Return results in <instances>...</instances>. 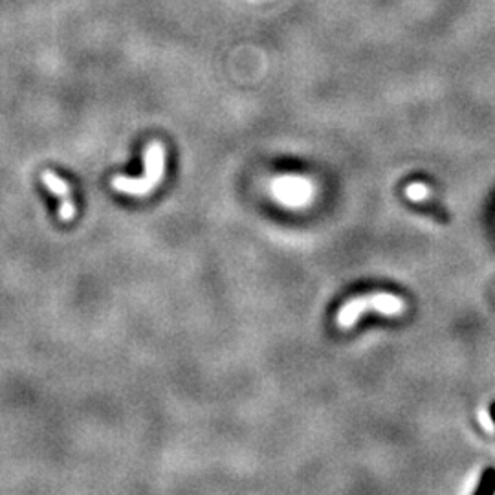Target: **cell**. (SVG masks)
<instances>
[{
	"instance_id": "obj_1",
	"label": "cell",
	"mask_w": 495,
	"mask_h": 495,
	"mask_svg": "<svg viewBox=\"0 0 495 495\" xmlns=\"http://www.w3.org/2000/svg\"><path fill=\"white\" fill-rule=\"evenodd\" d=\"M404 310H406V301L395 293H369V296L354 297L345 303L338 312L336 321L341 329H350L358 323V319L365 312H378L383 316H398Z\"/></svg>"
},
{
	"instance_id": "obj_7",
	"label": "cell",
	"mask_w": 495,
	"mask_h": 495,
	"mask_svg": "<svg viewBox=\"0 0 495 495\" xmlns=\"http://www.w3.org/2000/svg\"><path fill=\"white\" fill-rule=\"evenodd\" d=\"M479 418H481V424L486 431H495L494 416H491L490 411H481V413H479Z\"/></svg>"
},
{
	"instance_id": "obj_6",
	"label": "cell",
	"mask_w": 495,
	"mask_h": 495,
	"mask_svg": "<svg viewBox=\"0 0 495 495\" xmlns=\"http://www.w3.org/2000/svg\"><path fill=\"white\" fill-rule=\"evenodd\" d=\"M495 490V472L494 470H488V472L484 473V477H482V482L481 486L477 488V494H491V491Z\"/></svg>"
},
{
	"instance_id": "obj_3",
	"label": "cell",
	"mask_w": 495,
	"mask_h": 495,
	"mask_svg": "<svg viewBox=\"0 0 495 495\" xmlns=\"http://www.w3.org/2000/svg\"><path fill=\"white\" fill-rule=\"evenodd\" d=\"M274 193L284 206H307L308 200L314 194L310 180L301 176H281L274 182Z\"/></svg>"
},
{
	"instance_id": "obj_8",
	"label": "cell",
	"mask_w": 495,
	"mask_h": 495,
	"mask_svg": "<svg viewBox=\"0 0 495 495\" xmlns=\"http://www.w3.org/2000/svg\"><path fill=\"white\" fill-rule=\"evenodd\" d=\"M490 413H491V416H494V420H495V404H494V407L490 409Z\"/></svg>"
},
{
	"instance_id": "obj_5",
	"label": "cell",
	"mask_w": 495,
	"mask_h": 495,
	"mask_svg": "<svg viewBox=\"0 0 495 495\" xmlns=\"http://www.w3.org/2000/svg\"><path fill=\"white\" fill-rule=\"evenodd\" d=\"M406 194L411 200L420 202V200H424V198L429 197V187L425 184H422V182H415V184L407 185Z\"/></svg>"
},
{
	"instance_id": "obj_4",
	"label": "cell",
	"mask_w": 495,
	"mask_h": 495,
	"mask_svg": "<svg viewBox=\"0 0 495 495\" xmlns=\"http://www.w3.org/2000/svg\"><path fill=\"white\" fill-rule=\"evenodd\" d=\"M43 182L50 193L57 194L59 200H61V206H59V218L62 222H70L72 218L76 217V204L72 200L70 197V185L66 184L65 180L61 176H57L53 171H44L43 173Z\"/></svg>"
},
{
	"instance_id": "obj_2",
	"label": "cell",
	"mask_w": 495,
	"mask_h": 495,
	"mask_svg": "<svg viewBox=\"0 0 495 495\" xmlns=\"http://www.w3.org/2000/svg\"><path fill=\"white\" fill-rule=\"evenodd\" d=\"M165 171V151L158 142H152L145 149V175L140 178H128V176H116L112 185L116 191L132 197H143L149 194L164 178Z\"/></svg>"
}]
</instances>
